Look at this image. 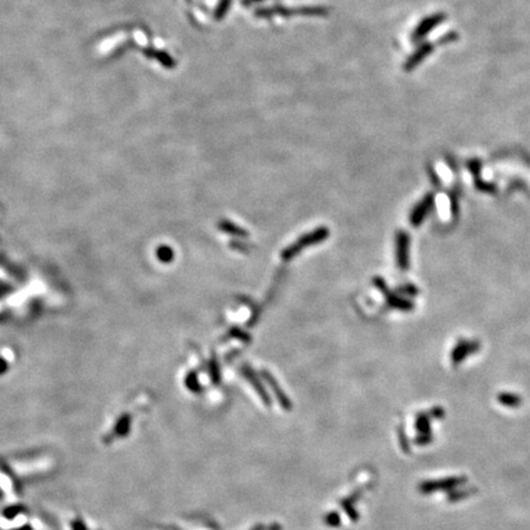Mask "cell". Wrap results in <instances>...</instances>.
<instances>
[{
	"instance_id": "6da1fadb",
	"label": "cell",
	"mask_w": 530,
	"mask_h": 530,
	"mask_svg": "<svg viewBox=\"0 0 530 530\" xmlns=\"http://www.w3.org/2000/svg\"><path fill=\"white\" fill-rule=\"evenodd\" d=\"M329 237V230L326 227H319V229L314 230V231L306 234L298 238L296 242H293L292 245L288 246L287 248H285L281 252V258L283 261H290L291 258H293L296 254H298L299 252L304 248L309 247L312 245H317V243L322 242V241L326 240Z\"/></svg>"
},
{
	"instance_id": "7a4b0ae2",
	"label": "cell",
	"mask_w": 530,
	"mask_h": 530,
	"mask_svg": "<svg viewBox=\"0 0 530 530\" xmlns=\"http://www.w3.org/2000/svg\"><path fill=\"white\" fill-rule=\"evenodd\" d=\"M409 236L400 231L397 235V263L400 270H406L409 266Z\"/></svg>"
},
{
	"instance_id": "3957f363",
	"label": "cell",
	"mask_w": 530,
	"mask_h": 530,
	"mask_svg": "<svg viewBox=\"0 0 530 530\" xmlns=\"http://www.w3.org/2000/svg\"><path fill=\"white\" fill-rule=\"evenodd\" d=\"M443 18H444V15H442V14L433 15V16H430V17L425 18V20L422 21L419 26H417V28H416V31H415L412 38H414L415 41H417V39L425 37L428 32L431 31V29H432L433 27H436V26H437L441 21H443Z\"/></svg>"
},
{
	"instance_id": "277c9868",
	"label": "cell",
	"mask_w": 530,
	"mask_h": 530,
	"mask_svg": "<svg viewBox=\"0 0 530 530\" xmlns=\"http://www.w3.org/2000/svg\"><path fill=\"white\" fill-rule=\"evenodd\" d=\"M431 202H432L431 195H427V197L425 198V199L422 200V202L420 203L416 208H415V210L412 211L410 221L414 226H417V225H420V222L424 220V218L426 216L428 209L431 208Z\"/></svg>"
},
{
	"instance_id": "5b68a950",
	"label": "cell",
	"mask_w": 530,
	"mask_h": 530,
	"mask_svg": "<svg viewBox=\"0 0 530 530\" xmlns=\"http://www.w3.org/2000/svg\"><path fill=\"white\" fill-rule=\"evenodd\" d=\"M431 50H432V47H431V44L425 43L424 45H421V47H420L419 49H417L416 52H415V54L411 55L410 59L408 60V63L405 64L406 70H411V69L414 68V66H416L417 64H419L420 61L422 60V59L426 57V55L431 52Z\"/></svg>"
},
{
	"instance_id": "8992f818",
	"label": "cell",
	"mask_w": 530,
	"mask_h": 530,
	"mask_svg": "<svg viewBox=\"0 0 530 530\" xmlns=\"http://www.w3.org/2000/svg\"><path fill=\"white\" fill-rule=\"evenodd\" d=\"M385 296V298H387L388 303H389V306L394 307V308H398V309H411L412 308V304L410 303L409 301H405V299H403L401 297H398L395 296V294H392L389 292V290L385 291L384 293H383Z\"/></svg>"
},
{
	"instance_id": "52a82bcc",
	"label": "cell",
	"mask_w": 530,
	"mask_h": 530,
	"mask_svg": "<svg viewBox=\"0 0 530 530\" xmlns=\"http://www.w3.org/2000/svg\"><path fill=\"white\" fill-rule=\"evenodd\" d=\"M499 401L508 408H517L522 404V399L515 394H500Z\"/></svg>"
},
{
	"instance_id": "ba28073f",
	"label": "cell",
	"mask_w": 530,
	"mask_h": 530,
	"mask_svg": "<svg viewBox=\"0 0 530 530\" xmlns=\"http://www.w3.org/2000/svg\"><path fill=\"white\" fill-rule=\"evenodd\" d=\"M221 229L224 230V231L229 232V234L240 236V237H248V232L246 231V230L241 229V227H238L237 225L232 224V222H229V221L222 222Z\"/></svg>"
},
{
	"instance_id": "9c48e42d",
	"label": "cell",
	"mask_w": 530,
	"mask_h": 530,
	"mask_svg": "<svg viewBox=\"0 0 530 530\" xmlns=\"http://www.w3.org/2000/svg\"><path fill=\"white\" fill-rule=\"evenodd\" d=\"M398 293H408V294H415L417 293V290L415 288V286L412 285H408V286H404V287H400L398 288Z\"/></svg>"
},
{
	"instance_id": "30bf717a",
	"label": "cell",
	"mask_w": 530,
	"mask_h": 530,
	"mask_svg": "<svg viewBox=\"0 0 530 530\" xmlns=\"http://www.w3.org/2000/svg\"><path fill=\"white\" fill-rule=\"evenodd\" d=\"M230 4H231V0H222L220 2V9H219V17H221L225 12H227Z\"/></svg>"
},
{
	"instance_id": "8fae6325",
	"label": "cell",
	"mask_w": 530,
	"mask_h": 530,
	"mask_svg": "<svg viewBox=\"0 0 530 530\" xmlns=\"http://www.w3.org/2000/svg\"><path fill=\"white\" fill-rule=\"evenodd\" d=\"M253 1H256V0H253Z\"/></svg>"
}]
</instances>
